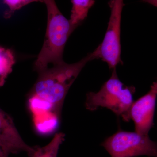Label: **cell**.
<instances>
[{"label": "cell", "mask_w": 157, "mask_h": 157, "mask_svg": "<svg viewBox=\"0 0 157 157\" xmlns=\"http://www.w3.org/2000/svg\"><path fill=\"white\" fill-rule=\"evenodd\" d=\"M98 48L77 63L64 62L39 73L33 95L59 112L65 98L73 82L88 62L99 58Z\"/></svg>", "instance_id": "obj_1"}, {"label": "cell", "mask_w": 157, "mask_h": 157, "mask_svg": "<svg viewBox=\"0 0 157 157\" xmlns=\"http://www.w3.org/2000/svg\"><path fill=\"white\" fill-rule=\"evenodd\" d=\"M47 10V25L45 40L35 63L39 73L48 69L49 64L54 66L63 63V55L69 37L75 28L62 14L55 2L43 1Z\"/></svg>", "instance_id": "obj_2"}, {"label": "cell", "mask_w": 157, "mask_h": 157, "mask_svg": "<svg viewBox=\"0 0 157 157\" xmlns=\"http://www.w3.org/2000/svg\"><path fill=\"white\" fill-rule=\"evenodd\" d=\"M135 91V87L126 86L120 80L116 70L113 69L111 76L99 91L87 94L86 108L93 111L99 107H105L124 121H129V110L134 102Z\"/></svg>", "instance_id": "obj_3"}, {"label": "cell", "mask_w": 157, "mask_h": 157, "mask_svg": "<svg viewBox=\"0 0 157 157\" xmlns=\"http://www.w3.org/2000/svg\"><path fill=\"white\" fill-rule=\"evenodd\" d=\"M111 157H157V144L148 135L121 130L107 138L101 144Z\"/></svg>", "instance_id": "obj_4"}, {"label": "cell", "mask_w": 157, "mask_h": 157, "mask_svg": "<svg viewBox=\"0 0 157 157\" xmlns=\"http://www.w3.org/2000/svg\"><path fill=\"white\" fill-rule=\"evenodd\" d=\"M110 17L105 36L98 47L99 58L107 63L109 69H116L121 59V25L123 8L124 6L122 0L109 1Z\"/></svg>", "instance_id": "obj_5"}, {"label": "cell", "mask_w": 157, "mask_h": 157, "mask_svg": "<svg viewBox=\"0 0 157 157\" xmlns=\"http://www.w3.org/2000/svg\"><path fill=\"white\" fill-rule=\"evenodd\" d=\"M157 95V83L154 82L148 93L133 102L129 110V120L135 124V132L148 135L154 125Z\"/></svg>", "instance_id": "obj_6"}, {"label": "cell", "mask_w": 157, "mask_h": 157, "mask_svg": "<svg viewBox=\"0 0 157 157\" xmlns=\"http://www.w3.org/2000/svg\"><path fill=\"white\" fill-rule=\"evenodd\" d=\"M0 141L8 149L10 154L21 152L30 157L33 155L36 148L24 141L11 117L0 109Z\"/></svg>", "instance_id": "obj_7"}, {"label": "cell", "mask_w": 157, "mask_h": 157, "mask_svg": "<svg viewBox=\"0 0 157 157\" xmlns=\"http://www.w3.org/2000/svg\"><path fill=\"white\" fill-rule=\"evenodd\" d=\"M71 2L73 6L69 21L76 28L87 17L90 9L95 2L93 0H72Z\"/></svg>", "instance_id": "obj_8"}, {"label": "cell", "mask_w": 157, "mask_h": 157, "mask_svg": "<svg viewBox=\"0 0 157 157\" xmlns=\"http://www.w3.org/2000/svg\"><path fill=\"white\" fill-rule=\"evenodd\" d=\"M15 61L12 50L0 46V87L4 85L8 75L12 72Z\"/></svg>", "instance_id": "obj_9"}, {"label": "cell", "mask_w": 157, "mask_h": 157, "mask_svg": "<svg viewBox=\"0 0 157 157\" xmlns=\"http://www.w3.org/2000/svg\"><path fill=\"white\" fill-rule=\"evenodd\" d=\"M64 133H57L51 141L45 145V157H57L60 146L65 140Z\"/></svg>", "instance_id": "obj_10"}, {"label": "cell", "mask_w": 157, "mask_h": 157, "mask_svg": "<svg viewBox=\"0 0 157 157\" xmlns=\"http://www.w3.org/2000/svg\"><path fill=\"white\" fill-rule=\"evenodd\" d=\"M38 2L34 0H5L3 2L8 7V10L4 13V17L6 19H9L14 14V12L34 2Z\"/></svg>", "instance_id": "obj_11"}, {"label": "cell", "mask_w": 157, "mask_h": 157, "mask_svg": "<svg viewBox=\"0 0 157 157\" xmlns=\"http://www.w3.org/2000/svg\"><path fill=\"white\" fill-rule=\"evenodd\" d=\"M10 154L8 149L0 141V157H9Z\"/></svg>", "instance_id": "obj_12"}]
</instances>
